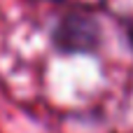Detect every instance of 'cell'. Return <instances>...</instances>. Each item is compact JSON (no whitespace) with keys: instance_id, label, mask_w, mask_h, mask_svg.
<instances>
[{"instance_id":"cell-1","label":"cell","mask_w":133,"mask_h":133,"mask_svg":"<svg viewBox=\"0 0 133 133\" xmlns=\"http://www.w3.org/2000/svg\"><path fill=\"white\" fill-rule=\"evenodd\" d=\"M103 30L89 9H70L61 16L51 33V42L61 54H91L101 47Z\"/></svg>"},{"instance_id":"cell-2","label":"cell","mask_w":133,"mask_h":133,"mask_svg":"<svg viewBox=\"0 0 133 133\" xmlns=\"http://www.w3.org/2000/svg\"><path fill=\"white\" fill-rule=\"evenodd\" d=\"M124 28H126V37H129V42H131V47H133V16L124 23Z\"/></svg>"},{"instance_id":"cell-3","label":"cell","mask_w":133,"mask_h":133,"mask_svg":"<svg viewBox=\"0 0 133 133\" xmlns=\"http://www.w3.org/2000/svg\"><path fill=\"white\" fill-rule=\"evenodd\" d=\"M47 2H63V0H47Z\"/></svg>"}]
</instances>
